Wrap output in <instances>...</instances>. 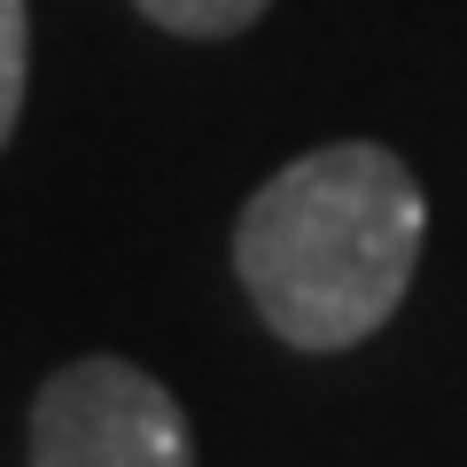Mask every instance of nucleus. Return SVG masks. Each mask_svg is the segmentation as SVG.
I'll return each instance as SVG.
<instances>
[{"instance_id":"obj_1","label":"nucleus","mask_w":467,"mask_h":467,"mask_svg":"<svg viewBox=\"0 0 467 467\" xmlns=\"http://www.w3.org/2000/svg\"><path fill=\"white\" fill-rule=\"evenodd\" d=\"M420 187L374 140L296 156L250 195L234 273L288 350H350L405 304L420 265Z\"/></svg>"},{"instance_id":"obj_2","label":"nucleus","mask_w":467,"mask_h":467,"mask_svg":"<svg viewBox=\"0 0 467 467\" xmlns=\"http://www.w3.org/2000/svg\"><path fill=\"white\" fill-rule=\"evenodd\" d=\"M32 467H195L187 413L133 358H70L32 398Z\"/></svg>"},{"instance_id":"obj_3","label":"nucleus","mask_w":467,"mask_h":467,"mask_svg":"<svg viewBox=\"0 0 467 467\" xmlns=\"http://www.w3.org/2000/svg\"><path fill=\"white\" fill-rule=\"evenodd\" d=\"M140 16L180 39H234L265 16V0H140Z\"/></svg>"},{"instance_id":"obj_4","label":"nucleus","mask_w":467,"mask_h":467,"mask_svg":"<svg viewBox=\"0 0 467 467\" xmlns=\"http://www.w3.org/2000/svg\"><path fill=\"white\" fill-rule=\"evenodd\" d=\"M24 70H32V24H24V0H0V149L24 117Z\"/></svg>"}]
</instances>
